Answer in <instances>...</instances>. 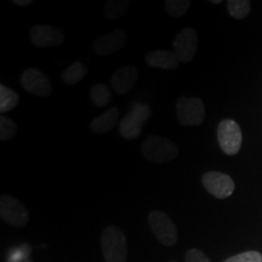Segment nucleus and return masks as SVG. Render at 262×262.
Wrapping results in <instances>:
<instances>
[{"mask_svg": "<svg viewBox=\"0 0 262 262\" xmlns=\"http://www.w3.org/2000/svg\"><path fill=\"white\" fill-rule=\"evenodd\" d=\"M148 225L157 241L164 247H173L179 241V232L173 221L164 211L153 210L148 215Z\"/></svg>", "mask_w": 262, "mask_h": 262, "instance_id": "4", "label": "nucleus"}, {"mask_svg": "<svg viewBox=\"0 0 262 262\" xmlns=\"http://www.w3.org/2000/svg\"><path fill=\"white\" fill-rule=\"evenodd\" d=\"M21 85L27 93L38 97H48L52 94V84L44 72L28 68L21 75Z\"/></svg>", "mask_w": 262, "mask_h": 262, "instance_id": "11", "label": "nucleus"}, {"mask_svg": "<svg viewBox=\"0 0 262 262\" xmlns=\"http://www.w3.org/2000/svg\"><path fill=\"white\" fill-rule=\"evenodd\" d=\"M127 42V33L122 28L104 33L93 41V50L97 56H106L123 49Z\"/></svg>", "mask_w": 262, "mask_h": 262, "instance_id": "12", "label": "nucleus"}, {"mask_svg": "<svg viewBox=\"0 0 262 262\" xmlns=\"http://www.w3.org/2000/svg\"><path fill=\"white\" fill-rule=\"evenodd\" d=\"M90 100L96 107H106L112 101V93L104 84H96L90 90Z\"/></svg>", "mask_w": 262, "mask_h": 262, "instance_id": "18", "label": "nucleus"}, {"mask_svg": "<svg viewBox=\"0 0 262 262\" xmlns=\"http://www.w3.org/2000/svg\"><path fill=\"white\" fill-rule=\"evenodd\" d=\"M88 74V67L84 62L77 61L73 62L71 66L63 71L61 74V80L67 85L78 84L80 80H83Z\"/></svg>", "mask_w": 262, "mask_h": 262, "instance_id": "16", "label": "nucleus"}, {"mask_svg": "<svg viewBox=\"0 0 262 262\" xmlns=\"http://www.w3.org/2000/svg\"><path fill=\"white\" fill-rule=\"evenodd\" d=\"M19 97L14 90L5 86L4 84L0 85V112H10L18 104Z\"/></svg>", "mask_w": 262, "mask_h": 262, "instance_id": "19", "label": "nucleus"}, {"mask_svg": "<svg viewBox=\"0 0 262 262\" xmlns=\"http://www.w3.org/2000/svg\"><path fill=\"white\" fill-rule=\"evenodd\" d=\"M224 262H262V255L258 251H245L226 258Z\"/></svg>", "mask_w": 262, "mask_h": 262, "instance_id": "23", "label": "nucleus"}, {"mask_svg": "<svg viewBox=\"0 0 262 262\" xmlns=\"http://www.w3.org/2000/svg\"><path fill=\"white\" fill-rule=\"evenodd\" d=\"M139 79V70L134 66H124L116 70L111 77V85L114 93L125 95L135 88Z\"/></svg>", "mask_w": 262, "mask_h": 262, "instance_id": "13", "label": "nucleus"}, {"mask_svg": "<svg viewBox=\"0 0 262 262\" xmlns=\"http://www.w3.org/2000/svg\"><path fill=\"white\" fill-rule=\"evenodd\" d=\"M101 248L106 262H126L127 244L122 228L107 226L101 233Z\"/></svg>", "mask_w": 262, "mask_h": 262, "instance_id": "1", "label": "nucleus"}, {"mask_svg": "<svg viewBox=\"0 0 262 262\" xmlns=\"http://www.w3.org/2000/svg\"><path fill=\"white\" fill-rule=\"evenodd\" d=\"M16 134H17V125L14 120L5 116L0 117V140L10 141L14 139Z\"/></svg>", "mask_w": 262, "mask_h": 262, "instance_id": "22", "label": "nucleus"}, {"mask_svg": "<svg viewBox=\"0 0 262 262\" xmlns=\"http://www.w3.org/2000/svg\"><path fill=\"white\" fill-rule=\"evenodd\" d=\"M251 9V3L249 0H229L227 2V10L231 17L235 19L245 18Z\"/></svg>", "mask_w": 262, "mask_h": 262, "instance_id": "21", "label": "nucleus"}, {"mask_svg": "<svg viewBox=\"0 0 262 262\" xmlns=\"http://www.w3.org/2000/svg\"><path fill=\"white\" fill-rule=\"evenodd\" d=\"M0 217L14 227H25L29 221V211L17 198L3 194L0 196Z\"/></svg>", "mask_w": 262, "mask_h": 262, "instance_id": "6", "label": "nucleus"}, {"mask_svg": "<svg viewBox=\"0 0 262 262\" xmlns=\"http://www.w3.org/2000/svg\"><path fill=\"white\" fill-rule=\"evenodd\" d=\"M14 3L18 6H28V5L33 4L32 0H15Z\"/></svg>", "mask_w": 262, "mask_h": 262, "instance_id": "25", "label": "nucleus"}, {"mask_svg": "<svg viewBox=\"0 0 262 262\" xmlns=\"http://www.w3.org/2000/svg\"><path fill=\"white\" fill-rule=\"evenodd\" d=\"M131 3L129 0H110L104 5V16L108 19L120 18L129 11Z\"/></svg>", "mask_w": 262, "mask_h": 262, "instance_id": "17", "label": "nucleus"}, {"mask_svg": "<svg viewBox=\"0 0 262 262\" xmlns=\"http://www.w3.org/2000/svg\"><path fill=\"white\" fill-rule=\"evenodd\" d=\"M211 3H212V4H220L221 2H220V0H212Z\"/></svg>", "mask_w": 262, "mask_h": 262, "instance_id": "26", "label": "nucleus"}, {"mask_svg": "<svg viewBox=\"0 0 262 262\" xmlns=\"http://www.w3.org/2000/svg\"><path fill=\"white\" fill-rule=\"evenodd\" d=\"M191 8V2L189 0H166L165 2V11L170 17L181 18L187 14Z\"/></svg>", "mask_w": 262, "mask_h": 262, "instance_id": "20", "label": "nucleus"}, {"mask_svg": "<svg viewBox=\"0 0 262 262\" xmlns=\"http://www.w3.org/2000/svg\"><path fill=\"white\" fill-rule=\"evenodd\" d=\"M145 60L149 67L166 71L175 70L181 63L175 52L168 50H152L147 52Z\"/></svg>", "mask_w": 262, "mask_h": 262, "instance_id": "14", "label": "nucleus"}, {"mask_svg": "<svg viewBox=\"0 0 262 262\" xmlns=\"http://www.w3.org/2000/svg\"><path fill=\"white\" fill-rule=\"evenodd\" d=\"M141 152L149 162L162 164L175 159L179 156V147L171 140L158 135H150L141 146Z\"/></svg>", "mask_w": 262, "mask_h": 262, "instance_id": "2", "label": "nucleus"}, {"mask_svg": "<svg viewBox=\"0 0 262 262\" xmlns=\"http://www.w3.org/2000/svg\"><path fill=\"white\" fill-rule=\"evenodd\" d=\"M172 48L181 63H189L198 50V34L191 27L183 28L173 39Z\"/></svg>", "mask_w": 262, "mask_h": 262, "instance_id": "8", "label": "nucleus"}, {"mask_svg": "<svg viewBox=\"0 0 262 262\" xmlns=\"http://www.w3.org/2000/svg\"><path fill=\"white\" fill-rule=\"evenodd\" d=\"M217 140L221 149L227 156H234L241 150L242 136L241 126L232 119H224L217 126Z\"/></svg>", "mask_w": 262, "mask_h": 262, "instance_id": "7", "label": "nucleus"}, {"mask_svg": "<svg viewBox=\"0 0 262 262\" xmlns=\"http://www.w3.org/2000/svg\"><path fill=\"white\" fill-rule=\"evenodd\" d=\"M176 118L183 126L201 125L205 119L204 102L198 97H181L176 102Z\"/></svg>", "mask_w": 262, "mask_h": 262, "instance_id": "5", "label": "nucleus"}, {"mask_svg": "<svg viewBox=\"0 0 262 262\" xmlns=\"http://www.w3.org/2000/svg\"><path fill=\"white\" fill-rule=\"evenodd\" d=\"M170 262H178V261H170Z\"/></svg>", "mask_w": 262, "mask_h": 262, "instance_id": "27", "label": "nucleus"}, {"mask_svg": "<svg viewBox=\"0 0 262 262\" xmlns=\"http://www.w3.org/2000/svg\"><path fill=\"white\" fill-rule=\"evenodd\" d=\"M66 35L62 29L49 25H35L29 29V40L37 48L58 47L64 41Z\"/></svg>", "mask_w": 262, "mask_h": 262, "instance_id": "10", "label": "nucleus"}, {"mask_svg": "<svg viewBox=\"0 0 262 262\" xmlns=\"http://www.w3.org/2000/svg\"><path fill=\"white\" fill-rule=\"evenodd\" d=\"M202 183L210 194L217 199H225L232 195L235 185L231 176L220 171H208L202 176Z\"/></svg>", "mask_w": 262, "mask_h": 262, "instance_id": "9", "label": "nucleus"}, {"mask_svg": "<svg viewBox=\"0 0 262 262\" xmlns=\"http://www.w3.org/2000/svg\"><path fill=\"white\" fill-rule=\"evenodd\" d=\"M120 117L119 108L112 107L111 110H108L107 112H104L101 116H98L93 119V122L90 123V131L96 135H103L107 134L108 131H111L116 126Z\"/></svg>", "mask_w": 262, "mask_h": 262, "instance_id": "15", "label": "nucleus"}, {"mask_svg": "<svg viewBox=\"0 0 262 262\" xmlns=\"http://www.w3.org/2000/svg\"><path fill=\"white\" fill-rule=\"evenodd\" d=\"M152 117V108L143 102H135L130 112L119 122V133L125 140H135L141 135L145 123Z\"/></svg>", "mask_w": 262, "mask_h": 262, "instance_id": "3", "label": "nucleus"}, {"mask_svg": "<svg viewBox=\"0 0 262 262\" xmlns=\"http://www.w3.org/2000/svg\"><path fill=\"white\" fill-rule=\"evenodd\" d=\"M185 262H211L202 250L196 248H192L186 253Z\"/></svg>", "mask_w": 262, "mask_h": 262, "instance_id": "24", "label": "nucleus"}]
</instances>
